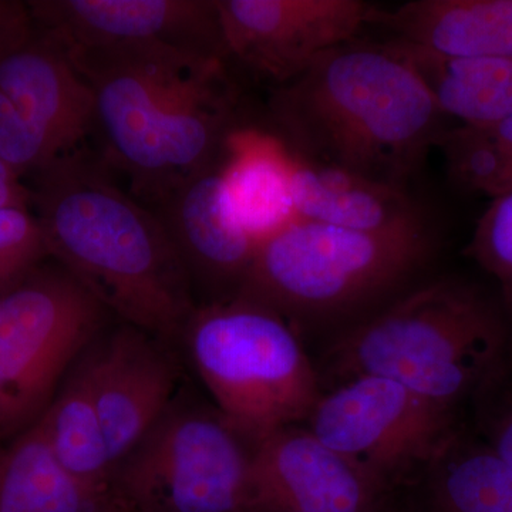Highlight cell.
<instances>
[{
    "instance_id": "obj_14",
    "label": "cell",
    "mask_w": 512,
    "mask_h": 512,
    "mask_svg": "<svg viewBox=\"0 0 512 512\" xmlns=\"http://www.w3.org/2000/svg\"><path fill=\"white\" fill-rule=\"evenodd\" d=\"M258 512H377L382 485L311 430L282 429L252 448Z\"/></svg>"
},
{
    "instance_id": "obj_18",
    "label": "cell",
    "mask_w": 512,
    "mask_h": 512,
    "mask_svg": "<svg viewBox=\"0 0 512 512\" xmlns=\"http://www.w3.org/2000/svg\"><path fill=\"white\" fill-rule=\"evenodd\" d=\"M392 42L416 67L444 116L466 126L512 119V57H448Z\"/></svg>"
},
{
    "instance_id": "obj_31",
    "label": "cell",
    "mask_w": 512,
    "mask_h": 512,
    "mask_svg": "<svg viewBox=\"0 0 512 512\" xmlns=\"http://www.w3.org/2000/svg\"><path fill=\"white\" fill-rule=\"evenodd\" d=\"M100 512H126V511H121L119 510V508H116V507H113V505H107L106 508H104V510H101Z\"/></svg>"
},
{
    "instance_id": "obj_21",
    "label": "cell",
    "mask_w": 512,
    "mask_h": 512,
    "mask_svg": "<svg viewBox=\"0 0 512 512\" xmlns=\"http://www.w3.org/2000/svg\"><path fill=\"white\" fill-rule=\"evenodd\" d=\"M42 421L53 454L64 470L109 500L113 460L83 355L64 377Z\"/></svg>"
},
{
    "instance_id": "obj_9",
    "label": "cell",
    "mask_w": 512,
    "mask_h": 512,
    "mask_svg": "<svg viewBox=\"0 0 512 512\" xmlns=\"http://www.w3.org/2000/svg\"><path fill=\"white\" fill-rule=\"evenodd\" d=\"M311 431L380 485L439 456L454 436L450 410L382 376L350 377L311 414Z\"/></svg>"
},
{
    "instance_id": "obj_12",
    "label": "cell",
    "mask_w": 512,
    "mask_h": 512,
    "mask_svg": "<svg viewBox=\"0 0 512 512\" xmlns=\"http://www.w3.org/2000/svg\"><path fill=\"white\" fill-rule=\"evenodd\" d=\"M113 466L156 424L177 396L171 346L121 322L83 353Z\"/></svg>"
},
{
    "instance_id": "obj_13",
    "label": "cell",
    "mask_w": 512,
    "mask_h": 512,
    "mask_svg": "<svg viewBox=\"0 0 512 512\" xmlns=\"http://www.w3.org/2000/svg\"><path fill=\"white\" fill-rule=\"evenodd\" d=\"M151 210L177 249L194 293L207 295L204 303L237 295L259 244L229 201L221 165L191 175Z\"/></svg>"
},
{
    "instance_id": "obj_24",
    "label": "cell",
    "mask_w": 512,
    "mask_h": 512,
    "mask_svg": "<svg viewBox=\"0 0 512 512\" xmlns=\"http://www.w3.org/2000/svg\"><path fill=\"white\" fill-rule=\"evenodd\" d=\"M50 259L43 229L30 208H0V298Z\"/></svg>"
},
{
    "instance_id": "obj_29",
    "label": "cell",
    "mask_w": 512,
    "mask_h": 512,
    "mask_svg": "<svg viewBox=\"0 0 512 512\" xmlns=\"http://www.w3.org/2000/svg\"><path fill=\"white\" fill-rule=\"evenodd\" d=\"M29 20V9L26 3L0 0V45L22 29Z\"/></svg>"
},
{
    "instance_id": "obj_23",
    "label": "cell",
    "mask_w": 512,
    "mask_h": 512,
    "mask_svg": "<svg viewBox=\"0 0 512 512\" xmlns=\"http://www.w3.org/2000/svg\"><path fill=\"white\" fill-rule=\"evenodd\" d=\"M437 144L446 154L451 175L470 190L493 198L512 188V157L481 127L463 124L441 134Z\"/></svg>"
},
{
    "instance_id": "obj_11",
    "label": "cell",
    "mask_w": 512,
    "mask_h": 512,
    "mask_svg": "<svg viewBox=\"0 0 512 512\" xmlns=\"http://www.w3.org/2000/svg\"><path fill=\"white\" fill-rule=\"evenodd\" d=\"M37 28L67 50L161 45L227 60L217 0H33Z\"/></svg>"
},
{
    "instance_id": "obj_28",
    "label": "cell",
    "mask_w": 512,
    "mask_h": 512,
    "mask_svg": "<svg viewBox=\"0 0 512 512\" xmlns=\"http://www.w3.org/2000/svg\"><path fill=\"white\" fill-rule=\"evenodd\" d=\"M30 208V190L25 181L0 160V208Z\"/></svg>"
},
{
    "instance_id": "obj_34",
    "label": "cell",
    "mask_w": 512,
    "mask_h": 512,
    "mask_svg": "<svg viewBox=\"0 0 512 512\" xmlns=\"http://www.w3.org/2000/svg\"><path fill=\"white\" fill-rule=\"evenodd\" d=\"M377 512H379V511H377Z\"/></svg>"
},
{
    "instance_id": "obj_17",
    "label": "cell",
    "mask_w": 512,
    "mask_h": 512,
    "mask_svg": "<svg viewBox=\"0 0 512 512\" xmlns=\"http://www.w3.org/2000/svg\"><path fill=\"white\" fill-rule=\"evenodd\" d=\"M291 195L298 220L332 227L380 232L423 222L404 188L295 157Z\"/></svg>"
},
{
    "instance_id": "obj_3",
    "label": "cell",
    "mask_w": 512,
    "mask_h": 512,
    "mask_svg": "<svg viewBox=\"0 0 512 512\" xmlns=\"http://www.w3.org/2000/svg\"><path fill=\"white\" fill-rule=\"evenodd\" d=\"M269 114L293 157L404 188L441 134L416 67L386 43H343L274 87Z\"/></svg>"
},
{
    "instance_id": "obj_25",
    "label": "cell",
    "mask_w": 512,
    "mask_h": 512,
    "mask_svg": "<svg viewBox=\"0 0 512 512\" xmlns=\"http://www.w3.org/2000/svg\"><path fill=\"white\" fill-rule=\"evenodd\" d=\"M60 156L46 134L0 92V160L25 181Z\"/></svg>"
},
{
    "instance_id": "obj_15",
    "label": "cell",
    "mask_w": 512,
    "mask_h": 512,
    "mask_svg": "<svg viewBox=\"0 0 512 512\" xmlns=\"http://www.w3.org/2000/svg\"><path fill=\"white\" fill-rule=\"evenodd\" d=\"M0 92L55 144L82 150L94 134L96 103L90 84L64 47L32 19L0 45Z\"/></svg>"
},
{
    "instance_id": "obj_16",
    "label": "cell",
    "mask_w": 512,
    "mask_h": 512,
    "mask_svg": "<svg viewBox=\"0 0 512 512\" xmlns=\"http://www.w3.org/2000/svg\"><path fill=\"white\" fill-rule=\"evenodd\" d=\"M369 25L448 57H512V0H414L373 8Z\"/></svg>"
},
{
    "instance_id": "obj_27",
    "label": "cell",
    "mask_w": 512,
    "mask_h": 512,
    "mask_svg": "<svg viewBox=\"0 0 512 512\" xmlns=\"http://www.w3.org/2000/svg\"><path fill=\"white\" fill-rule=\"evenodd\" d=\"M485 441L512 471V392L495 404L490 413Z\"/></svg>"
},
{
    "instance_id": "obj_26",
    "label": "cell",
    "mask_w": 512,
    "mask_h": 512,
    "mask_svg": "<svg viewBox=\"0 0 512 512\" xmlns=\"http://www.w3.org/2000/svg\"><path fill=\"white\" fill-rule=\"evenodd\" d=\"M468 252L503 284L512 301V192L493 198L477 222Z\"/></svg>"
},
{
    "instance_id": "obj_5",
    "label": "cell",
    "mask_w": 512,
    "mask_h": 512,
    "mask_svg": "<svg viewBox=\"0 0 512 512\" xmlns=\"http://www.w3.org/2000/svg\"><path fill=\"white\" fill-rule=\"evenodd\" d=\"M181 342L218 412L252 446L309 417L319 400L292 326L261 303L239 295L201 303Z\"/></svg>"
},
{
    "instance_id": "obj_4",
    "label": "cell",
    "mask_w": 512,
    "mask_h": 512,
    "mask_svg": "<svg viewBox=\"0 0 512 512\" xmlns=\"http://www.w3.org/2000/svg\"><path fill=\"white\" fill-rule=\"evenodd\" d=\"M505 352L500 313L473 286L443 279L349 330L333 363L349 379L387 377L450 410L497 382Z\"/></svg>"
},
{
    "instance_id": "obj_2",
    "label": "cell",
    "mask_w": 512,
    "mask_h": 512,
    "mask_svg": "<svg viewBox=\"0 0 512 512\" xmlns=\"http://www.w3.org/2000/svg\"><path fill=\"white\" fill-rule=\"evenodd\" d=\"M30 210L55 259L121 322L181 343L197 309L190 276L156 212L100 158L63 154L28 178Z\"/></svg>"
},
{
    "instance_id": "obj_19",
    "label": "cell",
    "mask_w": 512,
    "mask_h": 512,
    "mask_svg": "<svg viewBox=\"0 0 512 512\" xmlns=\"http://www.w3.org/2000/svg\"><path fill=\"white\" fill-rule=\"evenodd\" d=\"M222 167L229 201L258 244L298 220L293 210V157L271 137L232 136Z\"/></svg>"
},
{
    "instance_id": "obj_1",
    "label": "cell",
    "mask_w": 512,
    "mask_h": 512,
    "mask_svg": "<svg viewBox=\"0 0 512 512\" xmlns=\"http://www.w3.org/2000/svg\"><path fill=\"white\" fill-rule=\"evenodd\" d=\"M64 50L93 89L100 160L138 197L154 204L220 165L237 109L227 60L161 45Z\"/></svg>"
},
{
    "instance_id": "obj_10",
    "label": "cell",
    "mask_w": 512,
    "mask_h": 512,
    "mask_svg": "<svg viewBox=\"0 0 512 512\" xmlns=\"http://www.w3.org/2000/svg\"><path fill=\"white\" fill-rule=\"evenodd\" d=\"M225 57L274 87L356 39L373 6L360 0H217Z\"/></svg>"
},
{
    "instance_id": "obj_30",
    "label": "cell",
    "mask_w": 512,
    "mask_h": 512,
    "mask_svg": "<svg viewBox=\"0 0 512 512\" xmlns=\"http://www.w3.org/2000/svg\"><path fill=\"white\" fill-rule=\"evenodd\" d=\"M483 128L495 143L498 144L508 156L512 157V119L500 121V123L477 126Z\"/></svg>"
},
{
    "instance_id": "obj_7",
    "label": "cell",
    "mask_w": 512,
    "mask_h": 512,
    "mask_svg": "<svg viewBox=\"0 0 512 512\" xmlns=\"http://www.w3.org/2000/svg\"><path fill=\"white\" fill-rule=\"evenodd\" d=\"M252 448L217 407L177 393L114 466L109 504L126 512H258Z\"/></svg>"
},
{
    "instance_id": "obj_20",
    "label": "cell",
    "mask_w": 512,
    "mask_h": 512,
    "mask_svg": "<svg viewBox=\"0 0 512 512\" xmlns=\"http://www.w3.org/2000/svg\"><path fill=\"white\" fill-rule=\"evenodd\" d=\"M107 505V498L64 470L53 454L42 419L3 447L0 512H100Z\"/></svg>"
},
{
    "instance_id": "obj_6",
    "label": "cell",
    "mask_w": 512,
    "mask_h": 512,
    "mask_svg": "<svg viewBox=\"0 0 512 512\" xmlns=\"http://www.w3.org/2000/svg\"><path fill=\"white\" fill-rule=\"evenodd\" d=\"M429 249L424 222L362 232L295 220L259 244L237 295L286 320L335 315L399 285Z\"/></svg>"
},
{
    "instance_id": "obj_22",
    "label": "cell",
    "mask_w": 512,
    "mask_h": 512,
    "mask_svg": "<svg viewBox=\"0 0 512 512\" xmlns=\"http://www.w3.org/2000/svg\"><path fill=\"white\" fill-rule=\"evenodd\" d=\"M433 463L430 512H512V471L487 441L453 436Z\"/></svg>"
},
{
    "instance_id": "obj_32",
    "label": "cell",
    "mask_w": 512,
    "mask_h": 512,
    "mask_svg": "<svg viewBox=\"0 0 512 512\" xmlns=\"http://www.w3.org/2000/svg\"><path fill=\"white\" fill-rule=\"evenodd\" d=\"M3 446L2 443H0V456H2Z\"/></svg>"
},
{
    "instance_id": "obj_33",
    "label": "cell",
    "mask_w": 512,
    "mask_h": 512,
    "mask_svg": "<svg viewBox=\"0 0 512 512\" xmlns=\"http://www.w3.org/2000/svg\"><path fill=\"white\" fill-rule=\"evenodd\" d=\"M511 192H512V188H511Z\"/></svg>"
},
{
    "instance_id": "obj_8",
    "label": "cell",
    "mask_w": 512,
    "mask_h": 512,
    "mask_svg": "<svg viewBox=\"0 0 512 512\" xmlns=\"http://www.w3.org/2000/svg\"><path fill=\"white\" fill-rule=\"evenodd\" d=\"M111 318L52 258L0 298V443L45 416L64 377Z\"/></svg>"
}]
</instances>
